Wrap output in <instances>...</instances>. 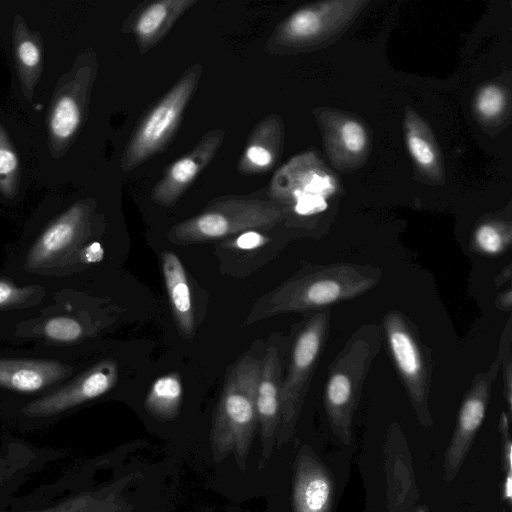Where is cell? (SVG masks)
Instances as JSON below:
<instances>
[{"mask_svg": "<svg viewBox=\"0 0 512 512\" xmlns=\"http://www.w3.org/2000/svg\"><path fill=\"white\" fill-rule=\"evenodd\" d=\"M381 278V269L372 265L340 262L306 267L261 297L246 323L285 313L326 309L370 291Z\"/></svg>", "mask_w": 512, "mask_h": 512, "instance_id": "obj_1", "label": "cell"}, {"mask_svg": "<svg viewBox=\"0 0 512 512\" xmlns=\"http://www.w3.org/2000/svg\"><path fill=\"white\" fill-rule=\"evenodd\" d=\"M261 361L246 355L232 368L217 406L211 430V450L216 463L233 454L240 470L246 468L258 416L256 391Z\"/></svg>", "mask_w": 512, "mask_h": 512, "instance_id": "obj_2", "label": "cell"}, {"mask_svg": "<svg viewBox=\"0 0 512 512\" xmlns=\"http://www.w3.org/2000/svg\"><path fill=\"white\" fill-rule=\"evenodd\" d=\"M381 329L366 324L357 329L332 361L324 386V407L333 433L344 443L352 439L353 417L363 383L381 344Z\"/></svg>", "mask_w": 512, "mask_h": 512, "instance_id": "obj_3", "label": "cell"}, {"mask_svg": "<svg viewBox=\"0 0 512 512\" xmlns=\"http://www.w3.org/2000/svg\"><path fill=\"white\" fill-rule=\"evenodd\" d=\"M284 216L285 210L272 201L228 198L213 202L199 214L178 223L167 237L177 245L193 244L270 228Z\"/></svg>", "mask_w": 512, "mask_h": 512, "instance_id": "obj_4", "label": "cell"}, {"mask_svg": "<svg viewBox=\"0 0 512 512\" xmlns=\"http://www.w3.org/2000/svg\"><path fill=\"white\" fill-rule=\"evenodd\" d=\"M392 360L406 389L419 422L432 425L429 394L432 382V354L417 327L399 310L388 311L382 321Z\"/></svg>", "mask_w": 512, "mask_h": 512, "instance_id": "obj_5", "label": "cell"}, {"mask_svg": "<svg viewBox=\"0 0 512 512\" xmlns=\"http://www.w3.org/2000/svg\"><path fill=\"white\" fill-rule=\"evenodd\" d=\"M330 320V309L319 310L304 322L295 336L287 373L281 384L279 444L284 443L293 432L327 341Z\"/></svg>", "mask_w": 512, "mask_h": 512, "instance_id": "obj_6", "label": "cell"}, {"mask_svg": "<svg viewBox=\"0 0 512 512\" xmlns=\"http://www.w3.org/2000/svg\"><path fill=\"white\" fill-rule=\"evenodd\" d=\"M201 71L200 65L186 71L145 115L124 150L121 160L124 171L136 168L160 152L169 142L196 89Z\"/></svg>", "mask_w": 512, "mask_h": 512, "instance_id": "obj_7", "label": "cell"}, {"mask_svg": "<svg viewBox=\"0 0 512 512\" xmlns=\"http://www.w3.org/2000/svg\"><path fill=\"white\" fill-rule=\"evenodd\" d=\"M511 348V318L508 319L494 361L486 371L478 372L463 397L456 427L447 447L444 473L447 481L453 480L486 415L492 386L499 373L503 357Z\"/></svg>", "mask_w": 512, "mask_h": 512, "instance_id": "obj_8", "label": "cell"}, {"mask_svg": "<svg viewBox=\"0 0 512 512\" xmlns=\"http://www.w3.org/2000/svg\"><path fill=\"white\" fill-rule=\"evenodd\" d=\"M117 379V363L102 361L64 388L29 403L23 412L29 416H50L63 412L106 393L113 388Z\"/></svg>", "mask_w": 512, "mask_h": 512, "instance_id": "obj_9", "label": "cell"}, {"mask_svg": "<svg viewBox=\"0 0 512 512\" xmlns=\"http://www.w3.org/2000/svg\"><path fill=\"white\" fill-rule=\"evenodd\" d=\"M224 139V130L205 134L186 155L175 161L152 190L153 201L164 207L173 206L197 176L212 161Z\"/></svg>", "mask_w": 512, "mask_h": 512, "instance_id": "obj_10", "label": "cell"}, {"mask_svg": "<svg viewBox=\"0 0 512 512\" xmlns=\"http://www.w3.org/2000/svg\"><path fill=\"white\" fill-rule=\"evenodd\" d=\"M281 375L282 367L279 352L272 345L267 349L261 361L256 391V410L262 438V464L270 457L279 427Z\"/></svg>", "mask_w": 512, "mask_h": 512, "instance_id": "obj_11", "label": "cell"}, {"mask_svg": "<svg viewBox=\"0 0 512 512\" xmlns=\"http://www.w3.org/2000/svg\"><path fill=\"white\" fill-rule=\"evenodd\" d=\"M333 491L332 479L324 466L314 457L300 454L293 485L294 512H330Z\"/></svg>", "mask_w": 512, "mask_h": 512, "instance_id": "obj_12", "label": "cell"}, {"mask_svg": "<svg viewBox=\"0 0 512 512\" xmlns=\"http://www.w3.org/2000/svg\"><path fill=\"white\" fill-rule=\"evenodd\" d=\"M195 0H156L146 2L128 19V30L140 49L148 50L158 43Z\"/></svg>", "mask_w": 512, "mask_h": 512, "instance_id": "obj_13", "label": "cell"}, {"mask_svg": "<svg viewBox=\"0 0 512 512\" xmlns=\"http://www.w3.org/2000/svg\"><path fill=\"white\" fill-rule=\"evenodd\" d=\"M88 208L83 204L71 207L40 236L28 255L30 267H37L72 246L87 224Z\"/></svg>", "mask_w": 512, "mask_h": 512, "instance_id": "obj_14", "label": "cell"}, {"mask_svg": "<svg viewBox=\"0 0 512 512\" xmlns=\"http://www.w3.org/2000/svg\"><path fill=\"white\" fill-rule=\"evenodd\" d=\"M70 371L58 361L0 359V386L35 392L67 377Z\"/></svg>", "mask_w": 512, "mask_h": 512, "instance_id": "obj_15", "label": "cell"}, {"mask_svg": "<svg viewBox=\"0 0 512 512\" xmlns=\"http://www.w3.org/2000/svg\"><path fill=\"white\" fill-rule=\"evenodd\" d=\"M162 271L171 310L179 333L185 339L194 335V317L189 283L184 267L176 254L162 253Z\"/></svg>", "mask_w": 512, "mask_h": 512, "instance_id": "obj_16", "label": "cell"}, {"mask_svg": "<svg viewBox=\"0 0 512 512\" xmlns=\"http://www.w3.org/2000/svg\"><path fill=\"white\" fill-rule=\"evenodd\" d=\"M281 139L279 118L266 117L257 124L250 135L238 163L244 174H258L269 170L276 161Z\"/></svg>", "mask_w": 512, "mask_h": 512, "instance_id": "obj_17", "label": "cell"}, {"mask_svg": "<svg viewBox=\"0 0 512 512\" xmlns=\"http://www.w3.org/2000/svg\"><path fill=\"white\" fill-rule=\"evenodd\" d=\"M132 479L130 475L101 490L84 492L52 508L30 512H130L131 505L121 491Z\"/></svg>", "mask_w": 512, "mask_h": 512, "instance_id": "obj_18", "label": "cell"}, {"mask_svg": "<svg viewBox=\"0 0 512 512\" xmlns=\"http://www.w3.org/2000/svg\"><path fill=\"white\" fill-rule=\"evenodd\" d=\"M182 402V384L178 373H169L157 378L152 384L145 408L149 414L160 420L177 417Z\"/></svg>", "mask_w": 512, "mask_h": 512, "instance_id": "obj_19", "label": "cell"}, {"mask_svg": "<svg viewBox=\"0 0 512 512\" xmlns=\"http://www.w3.org/2000/svg\"><path fill=\"white\" fill-rule=\"evenodd\" d=\"M323 26L320 12L311 7L301 8L291 14L277 30V40L295 44L317 35Z\"/></svg>", "mask_w": 512, "mask_h": 512, "instance_id": "obj_20", "label": "cell"}, {"mask_svg": "<svg viewBox=\"0 0 512 512\" xmlns=\"http://www.w3.org/2000/svg\"><path fill=\"white\" fill-rule=\"evenodd\" d=\"M82 110L72 94H64L56 101L49 120L51 136L56 142L70 139L81 123Z\"/></svg>", "mask_w": 512, "mask_h": 512, "instance_id": "obj_21", "label": "cell"}, {"mask_svg": "<svg viewBox=\"0 0 512 512\" xmlns=\"http://www.w3.org/2000/svg\"><path fill=\"white\" fill-rule=\"evenodd\" d=\"M15 57L23 87L31 91L41 70V51L38 43L30 37L17 38Z\"/></svg>", "mask_w": 512, "mask_h": 512, "instance_id": "obj_22", "label": "cell"}, {"mask_svg": "<svg viewBox=\"0 0 512 512\" xmlns=\"http://www.w3.org/2000/svg\"><path fill=\"white\" fill-rule=\"evenodd\" d=\"M510 243V225L501 222H484L476 228L473 234L474 249L486 255L503 253Z\"/></svg>", "mask_w": 512, "mask_h": 512, "instance_id": "obj_23", "label": "cell"}, {"mask_svg": "<svg viewBox=\"0 0 512 512\" xmlns=\"http://www.w3.org/2000/svg\"><path fill=\"white\" fill-rule=\"evenodd\" d=\"M19 160L9 141L8 135L0 125V191L13 196L19 184Z\"/></svg>", "mask_w": 512, "mask_h": 512, "instance_id": "obj_24", "label": "cell"}, {"mask_svg": "<svg viewBox=\"0 0 512 512\" xmlns=\"http://www.w3.org/2000/svg\"><path fill=\"white\" fill-rule=\"evenodd\" d=\"M407 148L410 155L420 167L431 168L437 162V154L433 145L417 130L407 127Z\"/></svg>", "mask_w": 512, "mask_h": 512, "instance_id": "obj_25", "label": "cell"}, {"mask_svg": "<svg viewBox=\"0 0 512 512\" xmlns=\"http://www.w3.org/2000/svg\"><path fill=\"white\" fill-rule=\"evenodd\" d=\"M504 104L505 96L503 91L495 85L484 87L478 93L475 100L477 111L485 118L497 116L502 111Z\"/></svg>", "mask_w": 512, "mask_h": 512, "instance_id": "obj_26", "label": "cell"}, {"mask_svg": "<svg viewBox=\"0 0 512 512\" xmlns=\"http://www.w3.org/2000/svg\"><path fill=\"white\" fill-rule=\"evenodd\" d=\"M44 333L53 340L69 342L81 336L82 327L75 319L55 317L46 322Z\"/></svg>", "mask_w": 512, "mask_h": 512, "instance_id": "obj_27", "label": "cell"}, {"mask_svg": "<svg viewBox=\"0 0 512 512\" xmlns=\"http://www.w3.org/2000/svg\"><path fill=\"white\" fill-rule=\"evenodd\" d=\"M341 139L347 150L356 153L365 147L367 135L360 123L351 120L343 124Z\"/></svg>", "mask_w": 512, "mask_h": 512, "instance_id": "obj_28", "label": "cell"}, {"mask_svg": "<svg viewBox=\"0 0 512 512\" xmlns=\"http://www.w3.org/2000/svg\"><path fill=\"white\" fill-rule=\"evenodd\" d=\"M510 417L506 412H502L499 420V429L502 437V466L505 473L512 471V446L509 435Z\"/></svg>", "mask_w": 512, "mask_h": 512, "instance_id": "obj_29", "label": "cell"}, {"mask_svg": "<svg viewBox=\"0 0 512 512\" xmlns=\"http://www.w3.org/2000/svg\"><path fill=\"white\" fill-rule=\"evenodd\" d=\"M503 366V383H504V399L508 407V416L511 417L512 411V353L509 348L502 360Z\"/></svg>", "mask_w": 512, "mask_h": 512, "instance_id": "obj_30", "label": "cell"}, {"mask_svg": "<svg viewBox=\"0 0 512 512\" xmlns=\"http://www.w3.org/2000/svg\"><path fill=\"white\" fill-rule=\"evenodd\" d=\"M27 295L25 289L17 288L10 283L0 281V307L18 302Z\"/></svg>", "mask_w": 512, "mask_h": 512, "instance_id": "obj_31", "label": "cell"}, {"mask_svg": "<svg viewBox=\"0 0 512 512\" xmlns=\"http://www.w3.org/2000/svg\"><path fill=\"white\" fill-rule=\"evenodd\" d=\"M268 239L262 234L249 230L242 232L234 241V246L240 249H254L267 243Z\"/></svg>", "mask_w": 512, "mask_h": 512, "instance_id": "obj_32", "label": "cell"}, {"mask_svg": "<svg viewBox=\"0 0 512 512\" xmlns=\"http://www.w3.org/2000/svg\"><path fill=\"white\" fill-rule=\"evenodd\" d=\"M496 307L502 311H510L512 308V289L510 286L504 290L495 300Z\"/></svg>", "mask_w": 512, "mask_h": 512, "instance_id": "obj_33", "label": "cell"}, {"mask_svg": "<svg viewBox=\"0 0 512 512\" xmlns=\"http://www.w3.org/2000/svg\"><path fill=\"white\" fill-rule=\"evenodd\" d=\"M512 276L511 264L504 267L501 272L495 277V285L497 287L502 286L506 282L510 281Z\"/></svg>", "mask_w": 512, "mask_h": 512, "instance_id": "obj_34", "label": "cell"}, {"mask_svg": "<svg viewBox=\"0 0 512 512\" xmlns=\"http://www.w3.org/2000/svg\"><path fill=\"white\" fill-rule=\"evenodd\" d=\"M512 495V475L511 472L506 473L504 481V496L507 500L511 501Z\"/></svg>", "mask_w": 512, "mask_h": 512, "instance_id": "obj_35", "label": "cell"}, {"mask_svg": "<svg viewBox=\"0 0 512 512\" xmlns=\"http://www.w3.org/2000/svg\"><path fill=\"white\" fill-rule=\"evenodd\" d=\"M418 512H425L424 510H419Z\"/></svg>", "mask_w": 512, "mask_h": 512, "instance_id": "obj_36", "label": "cell"}]
</instances>
